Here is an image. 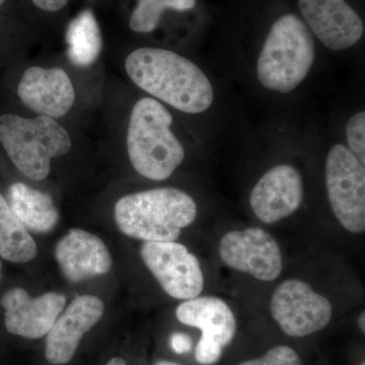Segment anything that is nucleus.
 Listing matches in <instances>:
<instances>
[{"label":"nucleus","instance_id":"14","mask_svg":"<svg viewBox=\"0 0 365 365\" xmlns=\"http://www.w3.org/2000/svg\"><path fill=\"white\" fill-rule=\"evenodd\" d=\"M104 304L93 295L76 297L60 314L47 334L45 356L55 365L67 364L73 359L81 338L102 319Z\"/></svg>","mask_w":365,"mask_h":365},{"label":"nucleus","instance_id":"2","mask_svg":"<svg viewBox=\"0 0 365 365\" xmlns=\"http://www.w3.org/2000/svg\"><path fill=\"white\" fill-rule=\"evenodd\" d=\"M115 220L127 237L145 242H175L194 222L197 205L177 188L146 190L122 197L115 205Z\"/></svg>","mask_w":365,"mask_h":365},{"label":"nucleus","instance_id":"26","mask_svg":"<svg viewBox=\"0 0 365 365\" xmlns=\"http://www.w3.org/2000/svg\"><path fill=\"white\" fill-rule=\"evenodd\" d=\"M106 365H126V362H125L124 359H120V357H115L110 360Z\"/></svg>","mask_w":365,"mask_h":365},{"label":"nucleus","instance_id":"24","mask_svg":"<svg viewBox=\"0 0 365 365\" xmlns=\"http://www.w3.org/2000/svg\"><path fill=\"white\" fill-rule=\"evenodd\" d=\"M69 0H32L34 4L46 13H57L67 6Z\"/></svg>","mask_w":365,"mask_h":365},{"label":"nucleus","instance_id":"7","mask_svg":"<svg viewBox=\"0 0 365 365\" xmlns=\"http://www.w3.org/2000/svg\"><path fill=\"white\" fill-rule=\"evenodd\" d=\"M270 313L281 330L292 337H304L323 330L330 323V300L314 292L304 281H283L270 302Z\"/></svg>","mask_w":365,"mask_h":365},{"label":"nucleus","instance_id":"12","mask_svg":"<svg viewBox=\"0 0 365 365\" xmlns=\"http://www.w3.org/2000/svg\"><path fill=\"white\" fill-rule=\"evenodd\" d=\"M66 297L56 292H47L33 297L23 288H13L2 295L6 330L26 339H39L50 329L66 307Z\"/></svg>","mask_w":365,"mask_h":365},{"label":"nucleus","instance_id":"19","mask_svg":"<svg viewBox=\"0 0 365 365\" xmlns=\"http://www.w3.org/2000/svg\"><path fill=\"white\" fill-rule=\"evenodd\" d=\"M67 53L73 66H91L102 50L100 26L91 11L79 14L66 33Z\"/></svg>","mask_w":365,"mask_h":365},{"label":"nucleus","instance_id":"4","mask_svg":"<svg viewBox=\"0 0 365 365\" xmlns=\"http://www.w3.org/2000/svg\"><path fill=\"white\" fill-rule=\"evenodd\" d=\"M314 55L309 26L295 14H285L274 23L259 55V81L268 90L290 93L307 78Z\"/></svg>","mask_w":365,"mask_h":365},{"label":"nucleus","instance_id":"28","mask_svg":"<svg viewBox=\"0 0 365 365\" xmlns=\"http://www.w3.org/2000/svg\"><path fill=\"white\" fill-rule=\"evenodd\" d=\"M1 267H2V264H1V262H0V279H1Z\"/></svg>","mask_w":365,"mask_h":365},{"label":"nucleus","instance_id":"9","mask_svg":"<svg viewBox=\"0 0 365 365\" xmlns=\"http://www.w3.org/2000/svg\"><path fill=\"white\" fill-rule=\"evenodd\" d=\"M176 316L184 325L202 331L196 347L197 361L204 365L220 361L223 348L237 332V319L227 302L216 297H197L180 304Z\"/></svg>","mask_w":365,"mask_h":365},{"label":"nucleus","instance_id":"15","mask_svg":"<svg viewBox=\"0 0 365 365\" xmlns=\"http://www.w3.org/2000/svg\"><path fill=\"white\" fill-rule=\"evenodd\" d=\"M21 102L42 116L61 118L76 102V91L71 78L59 67L26 69L18 86Z\"/></svg>","mask_w":365,"mask_h":365},{"label":"nucleus","instance_id":"16","mask_svg":"<svg viewBox=\"0 0 365 365\" xmlns=\"http://www.w3.org/2000/svg\"><path fill=\"white\" fill-rule=\"evenodd\" d=\"M55 258L69 282L79 283L111 270L112 258L105 242L78 228H73L56 245Z\"/></svg>","mask_w":365,"mask_h":365},{"label":"nucleus","instance_id":"25","mask_svg":"<svg viewBox=\"0 0 365 365\" xmlns=\"http://www.w3.org/2000/svg\"><path fill=\"white\" fill-rule=\"evenodd\" d=\"M359 326L360 330L362 331V333L365 332V313L364 312H362L361 314H360L359 318Z\"/></svg>","mask_w":365,"mask_h":365},{"label":"nucleus","instance_id":"11","mask_svg":"<svg viewBox=\"0 0 365 365\" xmlns=\"http://www.w3.org/2000/svg\"><path fill=\"white\" fill-rule=\"evenodd\" d=\"M299 4L307 26L329 49L342 51L361 39L364 23L345 0H299Z\"/></svg>","mask_w":365,"mask_h":365},{"label":"nucleus","instance_id":"8","mask_svg":"<svg viewBox=\"0 0 365 365\" xmlns=\"http://www.w3.org/2000/svg\"><path fill=\"white\" fill-rule=\"evenodd\" d=\"M141 258L160 287L177 299H195L202 292L200 263L186 247L176 242H145Z\"/></svg>","mask_w":365,"mask_h":365},{"label":"nucleus","instance_id":"3","mask_svg":"<svg viewBox=\"0 0 365 365\" xmlns=\"http://www.w3.org/2000/svg\"><path fill=\"white\" fill-rule=\"evenodd\" d=\"M172 124V115L155 98H141L132 109L127 150L134 170L146 179L167 180L184 160V148L170 130Z\"/></svg>","mask_w":365,"mask_h":365},{"label":"nucleus","instance_id":"21","mask_svg":"<svg viewBox=\"0 0 365 365\" xmlns=\"http://www.w3.org/2000/svg\"><path fill=\"white\" fill-rule=\"evenodd\" d=\"M349 150L365 163V113L364 111L353 115L346 125Z\"/></svg>","mask_w":365,"mask_h":365},{"label":"nucleus","instance_id":"17","mask_svg":"<svg viewBox=\"0 0 365 365\" xmlns=\"http://www.w3.org/2000/svg\"><path fill=\"white\" fill-rule=\"evenodd\" d=\"M9 207L29 232L47 234L58 223V210L45 192L18 182L9 187Z\"/></svg>","mask_w":365,"mask_h":365},{"label":"nucleus","instance_id":"10","mask_svg":"<svg viewBox=\"0 0 365 365\" xmlns=\"http://www.w3.org/2000/svg\"><path fill=\"white\" fill-rule=\"evenodd\" d=\"M220 256L227 267L266 282L277 279L282 271V255L277 242L258 227L223 235Z\"/></svg>","mask_w":365,"mask_h":365},{"label":"nucleus","instance_id":"1","mask_svg":"<svg viewBox=\"0 0 365 365\" xmlns=\"http://www.w3.org/2000/svg\"><path fill=\"white\" fill-rule=\"evenodd\" d=\"M131 81L153 97L188 114L210 108L215 91L194 62L162 48H139L125 61Z\"/></svg>","mask_w":365,"mask_h":365},{"label":"nucleus","instance_id":"20","mask_svg":"<svg viewBox=\"0 0 365 365\" xmlns=\"http://www.w3.org/2000/svg\"><path fill=\"white\" fill-rule=\"evenodd\" d=\"M195 6L196 0H137L129 26L133 32L151 33L160 25L163 11H186Z\"/></svg>","mask_w":365,"mask_h":365},{"label":"nucleus","instance_id":"23","mask_svg":"<svg viewBox=\"0 0 365 365\" xmlns=\"http://www.w3.org/2000/svg\"><path fill=\"white\" fill-rule=\"evenodd\" d=\"M170 345L175 352L182 354L192 349V340L186 334L176 333L170 338Z\"/></svg>","mask_w":365,"mask_h":365},{"label":"nucleus","instance_id":"6","mask_svg":"<svg viewBox=\"0 0 365 365\" xmlns=\"http://www.w3.org/2000/svg\"><path fill=\"white\" fill-rule=\"evenodd\" d=\"M326 186L334 215L348 232L365 230L364 165L349 148L336 144L326 162Z\"/></svg>","mask_w":365,"mask_h":365},{"label":"nucleus","instance_id":"18","mask_svg":"<svg viewBox=\"0 0 365 365\" xmlns=\"http://www.w3.org/2000/svg\"><path fill=\"white\" fill-rule=\"evenodd\" d=\"M35 241L0 193V256L11 263H26L37 257Z\"/></svg>","mask_w":365,"mask_h":365},{"label":"nucleus","instance_id":"13","mask_svg":"<svg viewBox=\"0 0 365 365\" xmlns=\"http://www.w3.org/2000/svg\"><path fill=\"white\" fill-rule=\"evenodd\" d=\"M304 189L299 170L280 165L269 170L252 190L250 204L262 222L275 223L294 215L304 200Z\"/></svg>","mask_w":365,"mask_h":365},{"label":"nucleus","instance_id":"5","mask_svg":"<svg viewBox=\"0 0 365 365\" xmlns=\"http://www.w3.org/2000/svg\"><path fill=\"white\" fill-rule=\"evenodd\" d=\"M0 143L21 174L35 181L49 175L52 158L71 150L68 132L51 117L0 116Z\"/></svg>","mask_w":365,"mask_h":365},{"label":"nucleus","instance_id":"29","mask_svg":"<svg viewBox=\"0 0 365 365\" xmlns=\"http://www.w3.org/2000/svg\"><path fill=\"white\" fill-rule=\"evenodd\" d=\"M4 1H6V0H0V6H2Z\"/></svg>","mask_w":365,"mask_h":365},{"label":"nucleus","instance_id":"22","mask_svg":"<svg viewBox=\"0 0 365 365\" xmlns=\"http://www.w3.org/2000/svg\"><path fill=\"white\" fill-rule=\"evenodd\" d=\"M239 365H302L299 354L288 346H276L263 357L248 360Z\"/></svg>","mask_w":365,"mask_h":365},{"label":"nucleus","instance_id":"30","mask_svg":"<svg viewBox=\"0 0 365 365\" xmlns=\"http://www.w3.org/2000/svg\"><path fill=\"white\" fill-rule=\"evenodd\" d=\"M362 365H364V364H362Z\"/></svg>","mask_w":365,"mask_h":365},{"label":"nucleus","instance_id":"27","mask_svg":"<svg viewBox=\"0 0 365 365\" xmlns=\"http://www.w3.org/2000/svg\"><path fill=\"white\" fill-rule=\"evenodd\" d=\"M155 365H180V364H175V362L165 361V360H163V361H158V364H155Z\"/></svg>","mask_w":365,"mask_h":365}]
</instances>
